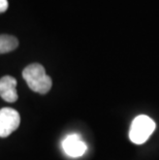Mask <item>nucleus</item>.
Here are the masks:
<instances>
[{
    "mask_svg": "<svg viewBox=\"0 0 159 160\" xmlns=\"http://www.w3.org/2000/svg\"><path fill=\"white\" fill-rule=\"evenodd\" d=\"M8 8V1L7 0H0V13L4 12Z\"/></svg>",
    "mask_w": 159,
    "mask_h": 160,
    "instance_id": "nucleus-7",
    "label": "nucleus"
},
{
    "mask_svg": "<svg viewBox=\"0 0 159 160\" xmlns=\"http://www.w3.org/2000/svg\"><path fill=\"white\" fill-rule=\"evenodd\" d=\"M19 46V40L15 36L8 34L0 35V54L9 53Z\"/></svg>",
    "mask_w": 159,
    "mask_h": 160,
    "instance_id": "nucleus-6",
    "label": "nucleus"
},
{
    "mask_svg": "<svg viewBox=\"0 0 159 160\" xmlns=\"http://www.w3.org/2000/svg\"><path fill=\"white\" fill-rule=\"evenodd\" d=\"M64 152L70 157H80L87 151V146L77 134H70L62 142Z\"/></svg>",
    "mask_w": 159,
    "mask_h": 160,
    "instance_id": "nucleus-4",
    "label": "nucleus"
},
{
    "mask_svg": "<svg viewBox=\"0 0 159 160\" xmlns=\"http://www.w3.org/2000/svg\"><path fill=\"white\" fill-rule=\"evenodd\" d=\"M21 118L16 110L3 108L0 110V138H7L20 126Z\"/></svg>",
    "mask_w": 159,
    "mask_h": 160,
    "instance_id": "nucleus-3",
    "label": "nucleus"
},
{
    "mask_svg": "<svg viewBox=\"0 0 159 160\" xmlns=\"http://www.w3.org/2000/svg\"><path fill=\"white\" fill-rule=\"evenodd\" d=\"M155 130V122L146 115H141L134 119L129 130L130 141L133 144L142 145L148 141Z\"/></svg>",
    "mask_w": 159,
    "mask_h": 160,
    "instance_id": "nucleus-2",
    "label": "nucleus"
},
{
    "mask_svg": "<svg viewBox=\"0 0 159 160\" xmlns=\"http://www.w3.org/2000/svg\"><path fill=\"white\" fill-rule=\"evenodd\" d=\"M23 79L32 91L39 94H47L52 88V79L46 73L42 64L32 63L23 70Z\"/></svg>",
    "mask_w": 159,
    "mask_h": 160,
    "instance_id": "nucleus-1",
    "label": "nucleus"
},
{
    "mask_svg": "<svg viewBox=\"0 0 159 160\" xmlns=\"http://www.w3.org/2000/svg\"><path fill=\"white\" fill-rule=\"evenodd\" d=\"M17 80L11 76H4L0 79V97L7 102L18 100L17 93Z\"/></svg>",
    "mask_w": 159,
    "mask_h": 160,
    "instance_id": "nucleus-5",
    "label": "nucleus"
}]
</instances>
